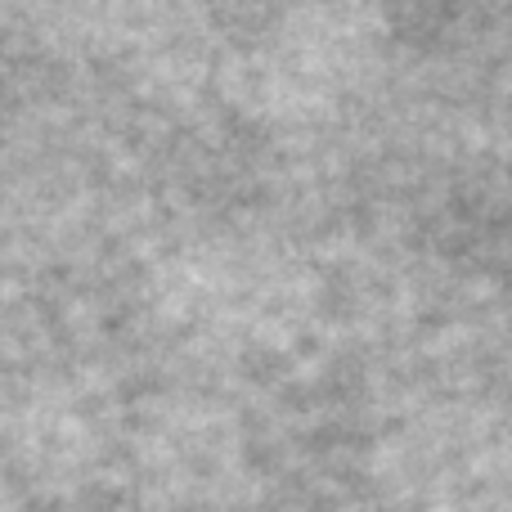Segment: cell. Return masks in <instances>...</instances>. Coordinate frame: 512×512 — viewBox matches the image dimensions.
<instances>
[]
</instances>
